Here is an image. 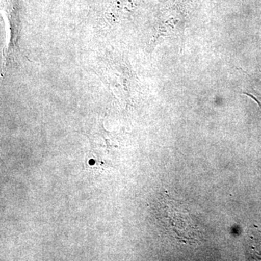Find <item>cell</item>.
<instances>
[{"label": "cell", "instance_id": "1", "mask_svg": "<svg viewBox=\"0 0 261 261\" xmlns=\"http://www.w3.org/2000/svg\"><path fill=\"white\" fill-rule=\"evenodd\" d=\"M166 209L169 226L178 240L185 242L195 240L196 226L188 211L174 201L170 202Z\"/></svg>", "mask_w": 261, "mask_h": 261}]
</instances>
